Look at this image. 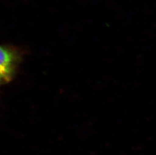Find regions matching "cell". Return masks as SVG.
<instances>
[{"mask_svg": "<svg viewBox=\"0 0 156 155\" xmlns=\"http://www.w3.org/2000/svg\"><path fill=\"white\" fill-rule=\"evenodd\" d=\"M17 60V57L14 51L0 46V74L5 81L11 79Z\"/></svg>", "mask_w": 156, "mask_h": 155, "instance_id": "1", "label": "cell"}, {"mask_svg": "<svg viewBox=\"0 0 156 155\" xmlns=\"http://www.w3.org/2000/svg\"><path fill=\"white\" fill-rule=\"evenodd\" d=\"M3 81H5L4 79H3V77L0 74V84H1L2 82H3Z\"/></svg>", "mask_w": 156, "mask_h": 155, "instance_id": "2", "label": "cell"}]
</instances>
